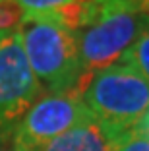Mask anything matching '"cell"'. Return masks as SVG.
Wrapping results in <instances>:
<instances>
[{
  "mask_svg": "<svg viewBox=\"0 0 149 151\" xmlns=\"http://www.w3.org/2000/svg\"><path fill=\"white\" fill-rule=\"evenodd\" d=\"M110 138L114 143V151H149V136H145L137 128L112 134Z\"/></svg>",
  "mask_w": 149,
  "mask_h": 151,
  "instance_id": "9",
  "label": "cell"
},
{
  "mask_svg": "<svg viewBox=\"0 0 149 151\" xmlns=\"http://www.w3.org/2000/svg\"><path fill=\"white\" fill-rule=\"evenodd\" d=\"M23 19V10L16 0H0V33H12Z\"/></svg>",
  "mask_w": 149,
  "mask_h": 151,
  "instance_id": "10",
  "label": "cell"
},
{
  "mask_svg": "<svg viewBox=\"0 0 149 151\" xmlns=\"http://www.w3.org/2000/svg\"><path fill=\"white\" fill-rule=\"evenodd\" d=\"M23 10V16H53L81 0H16Z\"/></svg>",
  "mask_w": 149,
  "mask_h": 151,
  "instance_id": "8",
  "label": "cell"
},
{
  "mask_svg": "<svg viewBox=\"0 0 149 151\" xmlns=\"http://www.w3.org/2000/svg\"><path fill=\"white\" fill-rule=\"evenodd\" d=\"M0 151H18L10 138H0Z\"/></svg>",
  "mask_w": 149,
  "mask_h": 151,
  "instance_id": "11",
  "label": "cell"
},
{
  "mask_svg": "<svg viewBox=\"0 0 149 151\" xmlns=\"http://www.w3.org/2000/svg\"><path fill=\"white\" fill-rule=\"evenodd\" d=\"M136 128L140 130V132H143L145 136H149V111H147V114L143 116V120H141V122L136 126Z\"/></svg>",
  "mask_w": 149,
  "mask_h": 151,
  "instance_id": "12",
  "label": "cell"
},
{
  "mask_svg": "<svg viewBox=\"0 0 149 151\" xmlns=\"http://www.w3.org/2000/svg\"><path fill=\"white\" fill-rule=\"evenodd\" d=\"M18 31L27 62L48 93H85L76 31L43 16H23Z\"/></svg>",
  "mask_w": 149,
  "mask_h": 151,
  "instance_id": "1",
  "label": "cell"
},
{
  "mask_svg": "<svg viewBox=\"0 0 149 151\" xmlns=\"http://www.w3.org/2000/svg\"><path fill=\"white\" fill-rule=\"evenodd\" d=\"M137 8L141 10V12H147L149 14V0H136Z\"/></svg>",
  "mask_w": 149,
  "mask_h": 151,
  "instance_id": "13",
  "label": "cell"
},
{
  "mask_svg": "<svg viewBox=\"0 0 149 151\" xmlns=\"http://www.w3.org/2000/svg\"><path fill=\"white\" fill-rule=\"evenodd\" d=\"M8 35H10V33H8ZM4 37H6V33H0V41L4 39Z\"/></svg>",
  "mask_w": 149,
  "mask_h": 151,
  "instance_id": "14",
  "label": "cell"
},
{
  "mask_svg": "<svg viewBox=\"0 0 149 151\" xmlns=\"http://www.w3.org/2000/svg\"><path fill=\"white\" fill-rule=\"evenodd\" d=\"M149 19L136 0H95L93 16L78 35L79 62L83 78L89 80L103 68L116 64L126 54Z\"/></svg>",
  "mask_w": 149,
  "mask_h": 151,
  "instance_id": "2",
  "label": "cell"
},
{
  "mask_svg": "<svg viewBox=\"0 0 149 151\" xmlns=\"http://www.w3.org/2000/svg\"><path fill=\"white\" fill-rule=\"evenodd\" d=\"M91 118L81 93H47L41 95L22 116L10 134V139L18 151H39Z\"/></svg>",
  "mask_w": 149,
  "mask_h": 151,
  "instance_id": "4",
  "label": "cell"
},
{
  "mask_svg": "<svg viewBox=\"0 0 149 151\" xmlns=\"http://www.w3.org/2000/svg\"><path fill=\"white\" fill-rule=\"evenodd\" d=\"M91 116L112 136L132 130L149 111V81L126 62L95 72L83 93Z\"/></svg>",
  "mask_w": 149,
  "mask_h": 151,
  "instance_id": "3",
  "label": "cell"
},
{
  "mask_svg": "<svg viewBox=\"0 0 149 151\" xmlns=\"http://www.w3.org/2000/svg\"><path fill=\"white\" fill-rule=\"evenodd\" d=\"M43 95L23 50L19 31L0 41V138H10L22 116Z\"/></svg>",
  "mask_w": 149,
  "mask_h": 151,
  "instance_id": "5",
  "label": "cell"
},
{
  "mask_svg": "<svg viewBox=\"0 0 149 151\" xmlns=\"http://www.w3.org/2000/svg\"><path fill=\"white\" fill-rule=\"evenodd\" d=\"M39 151H114L110 134L95 118L85 120Z\"/></svg>",
  "mask_w": 149,
  "mask_h": 151,
  "instance_id": "6",
  "label": "cell"
},
{
  "mask_svg": "<svg viewBox=\"0 0 149 151\" xmlns=\"http://www.w3.org/2000/svg\"><path fill=\"white\" fill-rule=\"evenodd\" d=\"M122 60L130 66H134L149 81V19L145 27L141 29V33L137 35V39L134 41V45L126 50Z\"/></svg>",
  "mask_w": 149,
  "mask_h": 151,
  "instance_id": "7",
  "label": "cell"
}]
</instances>
